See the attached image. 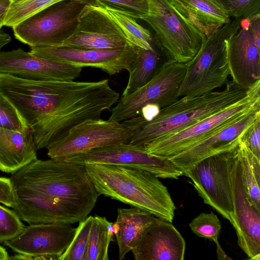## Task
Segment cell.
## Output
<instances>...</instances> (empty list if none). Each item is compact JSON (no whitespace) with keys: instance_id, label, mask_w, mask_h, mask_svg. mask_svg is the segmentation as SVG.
Here are the masks:
<instances>
[{"instance_id":"1","label":"cell","mask_w":260,"mask_h":260,"mask_svg":"<svg viewBox=\"0 0 260 260\" xmlns=\"http://www.w3.org/2000/svg\"><path fill=\"white\" fill-rule=\"evenodd\" d=\"M11 174L13 210L29 224L79 222L100 196L84 164L37 158Z\"/></svg>"},{"instance_id":"2","label":"cell","mask_w":260,"mask_h":260,"mask_svg":"<svg viewBox=\"0 0 260 260\" xmlns=\"http://www.w3.org/2000/svg\"><path fill=\"white\" fill-rule=\"evenodd\" d=\"M245 90L232 81L223 89L196 96H182L160 109L152 118L141 115L121 123L133 133L129 144L143 147L156 139L175 134L244 98Z\"/></svg>"},{"instance_id":"3","label":"cell","mask_w":260,"mask_h":260,"mask_svg":"<svg viewBox=\"0 0 260 260\" xmlns=\"http://www.w3.org/2000/svg\"><path fill=\"white\" fill-rule=\"evenodd\" d=\"M84 165L87 175L100 195L172 222L176 207L167 187L159 178L134 168L100 164Z\"/></svg>"},{"instance_id":"4","label":"cell","mask_w":260,"mask_h":260,"mask_svg":"<svg viewBox=\"0 0 260 260\" xmlns=\"http://www.w3.org/2000/svg\"><path fill=\"white\" fill-rule=\"evenodd\" d=\"M240 20H231L206 37L197 54L186 63L178 97L202 95L228 81L229 43L240 27Z\"/></svg>"},{"instance_id":"5","label":"cell","mask_w":260,"mask_h":260,"mask_svg":"<svg viewBox=\"0 0 260 260\" xmlns=\"http://www.w3.org/2000/svg\"><path fill=\"white\" fill-rule=\"evenodd\" d=\"M143 20L154 30V42L169 60L188 62L206 37L173 7L170 0H148V13Z\"/></svg>"},{"instance_id":"6","label":"cell","mask_w":260,"mask_h":260,"mask_svg":"<svg viewBox=\"0 0 260 260\" xmlns=\"http://www.w3.org/2000/svg\"><path fill=\"white\" fill-rule=\"evenodd\" d=\"M260 81L247 89V95L233 105L170 136L151 141L144 147L148 153L170 157L235 122L260 106Z\"/></svg>"},{"instance_id":"7","label":"cell","mask_w":260,"mask_h":260,"mask_svg":"<svg viewBox=\"0 0 260 260\" xmlns=\"http://www.w3.org/2000/svg\"><path fill=\"white\" fill-rule=\"evenodd\" d=\"M186 63L167 59L159 66L151 79L127 96H121L111 109L108 120L121 122L140 114L143 108L153 106L161 109L178 99Z\"/></svg>"},{"instance_id":"8","label":"cell","mask_w":260,"mask_h":260,"mask_svg":"<svg viewBox=\"0 0 260 260\" xmlns=\"http://www.w3.org/2000/svg\"><path fill=\"white\" fill-rule=\"evenodd\" d=\"M93 0H66L12 27L16 39L30 47H57L75 27L83 7Z\"/></svg>"},{"instance_id":"9","label":"cell","mask_w":260,"mask_h":260,"mask_svg":"<svg viewBox=\"0 0 260 260\" xmlns=\"http://www.w3.org/2000/svg\"><path fill=\"white\" fill-rule=\"evenodd\" d=\"M236 149L207 157L183 173L191 179L204 203L216 210L232 224L234 214L230 171Z\"/></svg>"},{"instance_id":"10","label":"cell","mask_w":260,"mask_h":260,"mask_svg":"<svg viewBox=\"0 0 260 260\" xmlns=\"http://www.w3.org/2000/svg\"><path fill=\"white\" fill-rule=\"evenodd\" d=\"M132 134L121 122L90 119L48 146L47 155L50 158L63 160L97 148L128 143Z\"/></svg>"},{"instance_id":"11","label":"cell","mask_w":260,"mask_h":260,"mask_svg":"<svg viewBox=\"0 0 260 260\" xmlns=\"http://www.w3.org/2000/svg\"><path fill=\"white\" fill-rule=\"evenodd\" d=\"M63 160L77 164L121 166L146 171L158 178L178 179L182 172L168 157L153 155L143 147L119 144L93 149Z\"/></svg>"},{"instance_id":"12","label":"cell","mask_w":260,"mask_h":260,"mask_svg":"<svg viewBox=\"0 0 260 260\" xmlns=\"http://www.w3.org/2000/svg\"><path fill=\"white\" fill-rule=\"evenodd\" d=\"M73 224L53 222L31 224L13 238L4 242L17 253L31 259L59 260L76 231Z\"/></svg>"},{"instance_id":"13","label":"cell","mask_w":260,"mask_h":260,"mask_svg":"<svg viewBox=\"0 0 260 260\" xmlns=\"http://www.w3.org/2000/svg\"><path fill=\"white\" fill-rule=\"evenodd\" d=\"M137 48L129 45L119 48L100 49L64 47H31L29 52L43 58L82 68L100 69L112 76L123 70H131L136 57Z\"/></svg>"},{"instance_id":"14","label":"cell","mask_w":260,"mask_h":260,"mask_svg":"<svg viewBox=\"0 0 260 260\" xmlns=\"http://www.w3.org/2000/svg\"><path fill=\"white\" fill-rule=\"evenodd\" d=\"M93 2L83 7L76 26L57 47L100 49L131 45L117 26L94 8Z\"/></svg>"},{"instance_id":"15","label":"cell","mask_w":260,"mask_h":260,"mask_svg":"<svg viewBox=\"0 0 260 260\" xmlns=\"http://www.w3.org/2000/svg\"><path fill=\"white\" fill-rule=\"evenodd\" d=\"M236 149L230 171L234 214L232 225L237 235L239 247L249 259L259 260L260 211L254 207L248 200Z\"/></svg>"},{"instance_id":"16","label":"cell","mask_w":260,"mask_h":260,"mask_svg":"<svg viewBox=\"0 0 260 260\" xmlns=\"http://www.w3.org/2000/svg\"><path fill=\"white\" fill-rule=\"evenodd\" d=\"M82 68L43 58L21 48L0 51V73L34 81L74 80Z\"/></svg>"},{"instance_id":"17","label":"cell","mask_w":260,"mask_h":260,"mask_svg":"<svg viewBox=\"0 0 260 260\" xmlns=\"http://www.w3.org/2000/svg\"><path fill=\"white\" fill-rule=\"evenodd\" d=\"M258 118L260 106L169 158L183 173L207 157L237 148L245 131Z\"/></svg>"},{"instance_id":"18","label":"cell","mask_w":260,"mask_h":260,"mask_svg":"<svg viewBox=\"0 0 260 260\" xmlns=\"http://www.w3.org/2000/svg\"><path fill=\"white\" fill-rule=\"evenodd\" d=\"M185 241L171 222L154 216L132 250L136 260H183Z\"/></svg>"},{"instance_id":"19","label":"cell","mask_w":260,"mask_h":260,"mask_svg":"<svg viewBox=\"0 0 260 260\" xmlns=\"http://www.w3.org/2000/svg\"><path fill=\"white\" fill-rule=\"evenodd\" d=\"M230 75L232 82L247 90L260 81V47L255 43L250 20H240V27L229 43Z\"/></svg>"},{"instance_id":"20","label":"cell","mask_w":260,"mask_h":260,"mask_svg":"<svg viewBox=\"0 0 260 260\" xmlns=\"http://www.w3.org/2000/svg\"><path fill=\"white\" fill-rule=\"evenodd\" d=\"M173 7L207 37L231 19L219 0H170Z\"/></svg>"},{"instance_id":"21","label":"cell","mask_w":260,"mask_h":260,"mask_svg":"<svg viewBox=\"0 0 260 260\" xmlns=\"http://www.w3.org/2000/svg\"><path fill=\"white\" fill-rule=\"evenodd\" d=\"M30 131L21 132L0 127V170L12 173L37 158Z\"/></svg>"},{"instance_id":"22","label":"cell","mask_w":260,"mask_h":260,"mask_svg":"<svg viewBox=\"0 0 260 260\" xmlns=\"http://www.w3.org/2000/svg\"><path fill=\"white\" fill-rule=\"evenodd\" d=\"M154 215L138 208H117V216L113 223L118 246V258L122 259L132 251L143 231Z\"/></svg>"},{"instance_id":"23","label":"cell","mask_w":260,"mask_h":260,"mask_svg":"<svg viewBox=\"0 0 260 260\" xmlns=\"http://www.w3.org/2000/svg\"><path fill=\"white\" fill-rule=\"evenodd\" d=\"M92 4L95 9L117 26L129 45L145 49L154 48V40L149 30L139 24L135 18L94 0Z\"/></svg>"},{"instance_id":"24","label":"cell","mask_w":260,"mask_h":260,"mask_svg":"<svg viewBox=\"0 0 260 260\" xmlns=\"http://www.w3.org/2000/svg\"><path fill=\"white\" fill-rule=\"evenodd\" d=\"M160 55L154 48L145 49L137 48L134 63L128 71L129 78L122 96H127L147 83L159 67Z\"/></svg>"},{"instance_id":"25","label":"cell","mask_w":260,"mask_h":260,"mask_svg":"<svg viewBox=\"0 0 260 260\" xmlns=\"http://www.w3.org/2000/svg\"><path fill=\"white\" fill-rule=\"evenodd\" d=\"M243 183L250 203L260 211V159L241 141L236 149Z\"/></svg>"},{"instance_id":"26","label":"cell","mask_w":260,"mask_h":260,"mask_svg":"<svg viewBox=\"0 0 260 260\" xmlns=\"http://www.w3.org/2000/svg\"><path fill=\"white\" fill-rule=\"evenodd\" d=\"M114 235L113 222L105 217L93 216L87 260H108L109 246Z\"/></svg>"},{"instance_id":"27","label":"cell","mask_w":260,"mask_h":260,"mask_svg":"<svg viewBox=\"0 0 260 260\" xmlns=\"http://www.w3.org/2000/svg\"><path fill=\"white\" fill-rule=\"evenodd\" d=\"M192 233L200 237L213 241L216 245L217 256L219 260L231 259L222 249L218 242L221 224L213 212H202L192 219L189 224Z\"/></svg>"},{"instance_id":"28","label":"cell","mask_w":260,"mask_h":260,"mask_svg":"<svg viewBox=\"0 0 260 260\" xmlns=\"http://www.w3.org/2000/svg\"><path fill=\"white\" fill-rule=\"evenodd\" d=\"M66 0H18L11 3L3 26L13 27L45 9Z\"/></svg>"},{"instance_id":"29","label":"cell","mask_w":260,"mask_h":260,"mask_svg":"<svg viewBox=\"0 0 260 260\" xmlns=\"http://www.w3.org/2000/svg\"><path fill=\"white\" fill-rule=\"evenodd\" d=\"M92 219L93 216H89L79 222L72 242L59 260H87Z\"/></svg>"},{"instance_id":"30","label":"cell","mask_w":260,"mask_h":260,"mask_svg":"<svg viewBox=\"0 0 260 260\" xmlns=\"http://www.w3.org/2000/svg\"><path fill=\"white\" fill-rule=\"evenodd\" d=\"M229 17L233 19H250L260 16V0H219Z\"/></svg>"},{"instance_id":"31","label":"cell","mask_w":260,"mask_h":260,"mask_svg":"<svg viewBox=\"0 0 260 260\" xmlns=\"http://www.w3.org/2000/svg\"><path fill=\"white\" fill-rule=\"evenodd\" d=\"M0 127L21 132L30 130L16 108L1 94Z\"/></svg>"},{"instance_id":"32","label":"cell","mask_w":260,"mask_h":260,"mask_svg":"<svg viewBox=\"0 0 260 260\" xmlns=\"http://www.w3.org/2000/svg\"><path fill=\"white\" fill-rule=\"evenodd\" d=\"M24 227L21 219L13 210L0 205V243L13 238Z\"/></svg>"},{"instance_id":"33","label":"cell","mask_w":260,"mask_h":260,"mask_svg":"<svg viewBox=\"0 0 260 260\" xmlns=\"http://www.w3.org/2000/svg\"><path fill=\"white\" fill-rule=\"evenodd\" d=\"M118 9L136 19H142L148 11V0H94Z\"/></svg>"},{"instance_id":"34","label":"cell","mask_w":260,"mask_h":260,"mask_svg":"<svg viewBox=\"0 0 260 260\" xmlns=\"http://www.w3.org/2000/svg\"><path fill=\"white\" fill-rule=\"evenodd\" d=\"M241 141L260 159V118L254 121L245 131Z\"/></svg>"},{"instance_id":"35","label":"cell","mask_w":260,"mask_h":260,"mask_svg":"<svg viewBox=\"0 0 260 260\" xmlns=\"http://www.w3.org/2000/svg\"><path fill=\"white\" fill-rule=\"evenodd\" d=\"M0 203L14 208L15 199L10 178L0 177Z\"/></svg>"},{"instance_id":"36","label":"cell","mask_w":260,"mask_h":260,"mask_svg":"<svg viewBox=\"0 0 260 260\" xmlns=\"http://www.w3.org/2000/svg\"><path fill=\"white\" fill-rule=\"evenodd\" d=\"M11 3L10 0H0V31H2L4 19Z\"/></svg>"},{"instance_id":"37","label":"cell","mask_w":260,"mask_h":260,"mask_svg":"<svg viewBox=\"0 0 260 260\" xmlns=\"http://www.w3.org/2000/svg\"><path fill=\"white\" fill-rule=\"evenodd\" d=\"M11 41L10 36L3 30L0 31V50Z\"/></svg>"},{"instance_id":"38","label":"cell","mask_w":260,"mask_h":260,"mask_svg":"<svg viewBox=\"0 0 260 260\" xmlns=\"http://www.w3.org/2000/svg\"><path fill=\"white\" fill-rule=\"evenodd\" d=\"M9 255L5 248L0 246V260H8Z\"/></svg>"},{"instance_id":"39","label":"cell","mask_w":260,"mask_h":260,"mask_svg":"<svg viewBox=\"0 0 260 260\" xmlns=\"http://www.w3.org/2000/svg\"><path fill=\"white\" fill-rule=\"evenodd\" d=\"M11 1V3H13V2H14L15 1H17L18 0H10Z\"/></svg>"}]
</instances>
